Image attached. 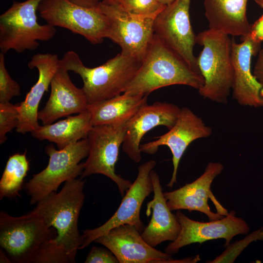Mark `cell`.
<instances>
[{"instance_id":"1","label":"cell","mask_w":263,"mask_h":263,"mask_svg":"<svg viewBox=\"0 0 263 263\" xmlns=\"http://www.w3.org/2000/svg\"><path fill=\"white\" fill-rule=\"evenodd\" d=\"M204 79L154 34L141 65L123 93L149 95L162 87L183 85L199 90Z\"/></svg>"},{"instance_id":"2","label":"cell","mask_w":263,"mask_h":263,"mask_svg":"<svg viewBox=\"0 0 263 263\" xmlns=\"http://www.w3.org/2000/svg\"><path fill=\"white\" fill-rule=\"evenodd\" d=\"M141 62L120 53L100 66L90 68L76 52L69 51L60 59L59 66L80 76L88 105H92L123 93Z\"/></svg>"},{"instance_id":"3","label":"cell","mask_w":263,"mask_h":263,"mask_svg":"<svg viewBox=\"0 0 263 263\" xmlns=\"http://www.w3.org/2000/svg\"><path fill=\"white\" fill-rule=\"evenodd\" d=\"M85 182L81 178L65 182L59 192H52L44 197L33 210L43 218L48 226L56 230L54 240L65 247L72 263L75 262L82 242L78 219L85 199Z\"/></svg>"},{"instance_id":"4","label":"cell","mask_w":263,"mask_h":263,"mask_svg":"<svg viewBox=\"0 0 263 263\" xmlns=\"http://www.w3.org/2000/svg\"><path fill=\"white\" fill-rule=\"evenodd\" d=\"M196 43L203 46L196 59L199 71L204 79V84L198 92L204 98L226 105L233 77L232 39L228 35L208 29L196 36Z\"/></svg>"},{"instance_id":"5","label":"cell","mask_w":263,"mask_h":263,"mask_svg":"<svg viewBox=\"0 0 263 263\" xmlns=\"http://www.w3.org/2000/svg\"><path fill=\"white\" fill-rule=\"evenodd\" d=\"M42 0L13 1L11 6L0 16V50L3 54L11 50L21 53L37 49L39 41H46L55 36V27L40 24L37 11Z\"/></svg>"},{"instance_id":"6","label":"cell","mask_w":263,"mask_h":263,"mask_svg":"<svg viewBox=\"0 0 263 263\" xmlns=\"http://www.w3.org/2000/svg\"><path fill=\"white\" fill-rule=\"evenodd\" d=\"M56 236L33 210L19 217L0 211V245L14 262L33 263L41 245Z\"/></svg>"},{"instance_id":"7","label":"cell","mask_w":263,"mask_h":263,"mask_svg":"<svg viewBox=\"0 0 263 263\" xmlns=\"http://www.w3.org/2000/svg\"><path fill=\"white\" fill-rule=\"evenodd\" d=\"M49 156L47 166L33 176L24 188L30 196V204H36L44 197L55 192L64 182L81 175L83 163L80 161L88 156L89 145L83 139L65 148L56 150L52 145L45 148Z\"/></svg>"},{"instance_id":"8","label":"cell","mask_w":263,"mask_h":263,"mask_svg":"<svg viewBox=\"0 0 263 263\" xmlns=\"http://www.w3.org/2000/svg\"><path fill=\"white\" fill-rule=\"evenodd\" d=\"M38 11L46 23L81 35L93 44L107 38L109 21L97 7H86L69 0H42Z\"/></svg>"},{"instance_id":"9","label":"cell","mask_w":263,"mask_h":263,"mask_svg":"<svg viewBox=\"0 0 263 263\" xmlns=\"http://www.w3.org/2000/svg\"><path fill=\"white\" fill-rule=\"evenodd\" d=\"M96 7L109 21L107 38L120 47L121 53L142 61L154 36L156 16L133 15L118 3L108 0L100 1Z\"/></svg>"},{"instance_id":"10","label":"cell","mask_w":263,"mask_h":263,"mask_svg":"<svg viewBox=\"0 0 263 263\" xmlns=\"http://www.w3.org/2000/svg\"><path fill=\"white\" fill-rule=\"evenodd\" d=\"M126 123L93 126L88 136L89 151L81 178L101 174L113 180L124 196L132 183L115 173L119 148L124 140Z\"/></svg>"},{"instance_id":"11","label":"cell","mask_w":263,"mask_h":263,"mask_svg":"<svg viewBox=\"0 0 263 263\" xmlns=\"http://www.w3.org/2000/svg\"><path fill=\"white\" fill-rule=\"evenodd\" d=\"M191 0H174L156 16L154 34L194 71L200 74L193 54L196 36L189 18Z\"/></svg>"},{"instance_id":"12","label":"cell","mask_w":263,"mask_h":263,"mask_svg":"<svg viewBox=\"0 0 263 263\" xmlns=\"http://www.w3.org/2000/svg\"><path fill=\"white\" fill-rule=\"evenodd\" d=\"M156 164L154 160H150L138 167L137 177L126 192L116 212L103 225L94 229L83 231L79 249L87 247L96 239L120 225H133L142 233L145 227L140 219V209L146 198L153 192L150 173Z\"/></svg>"},{"instance_id":"13","label":"cell","mask_w":263,"mask_h":263,"mask_svg":"<svg viewBox=\"0 0 263 263\" xmlns=\"http://www.w3.org/2000/svg\"><path fill=\"white\" fill-rule=\"evenodd\" d=\"M219 162H209L203 174L193 182L173 191L164 192L170 210L197 211L205 214L209 221L223 218L229 213L218 202L211 190L215 178L223 171Z\"/></svg>"},{"instance_id":"14","label":"cell","mask_w":263,"mask_h":263,"mask_svg":"<svg viewBox=\"0 0 263 263\" xmlns=\"http://www.w3.org/2000/svg\"><path fill=\"white\" fill-rule=\"evenodd\" d=\"M231 211L223 218L208 222H202L191 219L181 210L176 213L181 226L180 232L173 241L165 248V252L170 254L178 252L180 249L193 243L202 244L209 240L224 239L225 246L228 245L236 235L248 233L250 227L242 218L235 216Z\"/></svg>"},{"instance_id":"15","label":"cell","mask_w":263,"mask_h":263,"mask_svg":"<svg viewBox=\"0 0 263 263\" xmlns=\"http://www.w3.org/2000/svg\"><path fill=\"white\" fill-rule=\"evenodd\" d=\"M211 128L203 120L188 107L181 109L174 126L166 133L156 139L141 144V152L154 154L160 146H166L170 150L172 158L173 172L167 187L172 188L177 182V174L180 160L188 146L194 141L211 135Z\"/></svg>"},{"instance_id":"16","label":"cell","mask_w":263,"mask_h":263,"mask_svg":"<svg viewBox=\"0 0 263 263\" xmlns=\"http://www.w3.org/2000/svg\"><path fill=\"white\" fill-rule=\"evenodd\" d=\"M94 242L109 249L120 263H192V257L175 260L171 255L149 244L133 225L124 224L111 229Z\"/></svg>"},{"instance_id":"17","label":"cell","mask_w":263,"mask_h":263,"mask_svg":"<svg viewBox=\"0 0 263 263\" xmlns=\"http://www.w3.org/2000/svg\"><path fill=\"white\" fill-rule=\"evenodd\" d=\"M242 41L239 43L232 39V98L241 106L263 107V87L251 69L252 56L258 54L261 43L254 41L249 34L242 38Z\"/></svg>"},{"instance_id":"18","label":"cell","mask_w":263,"mask_h":263,"mask_svg":"<svg viewBox=\"0 0 263 263\" xmlns=\"http://www.w3.org/2000/svg\"><path fill=\"white\" fill-rule=\"evenodd\" d=\"M181 108L166 102H156L142 107L128 121L122 144V150L135 163L141 160V141L152 129L163 126L170 129L175 124Z\"/></svg>"},{"instance_id":"19","label":"cell","mask_w":263,"mask_h":263,"mask_svg":"<svg viewBox=\"0 0 263 263\" xmlns=\"http://www.w3.org/2000/svg\"><path fill=\"white\" fill-rule=\"evenodd\" d=\"M59 60L56 54H38L34 55L28 63L29 69L36 68L38 70V78L24 100L18 105L19 124L16 128L17 132L22 134L31 132L40 126L38 123V105L59 67Z\"/></svg>"},{"instance_id":"20","label":"cell","mask_w":263,"mask_h":263,"mask_svg":"<svg viewBox=\"0 0 263 263\" xmlns=\"http://www.w3.org/2000/svg\"><path fill=\"white\" fill-rule=\"evenodd\" d=\"M68 72L59 66L52 79L49 98L44 107L38 113V119L43 125L88 109L89 105L82 88L74 84Z\"/></svg>"},{"instance_id":"21","label":"cell","mask_w":263,"mask_h":263,"mask_svg":"<svg viewBox=\"0 0 263 263\" xmlns=\"http://www.w3.org/2000/svg\"><path fill=\"white\" fill-rule=\"evenodd\" d=\"M150 176L153 197L147 205L146 215L149 216L152 211V216L141 236L146 242L154 247L165 241L175 240L180 232L181 226L176 215L171 212L167 204L159 176L152 169Z\"/></svg>"},{"instance_id":"22","label":"cell","mask_w":263,"mask_h":263,"mask_svg":"<svg viewBox=\"0 0 263 263\" xmlns=\"http://www.w3.org/2000/svg\"><path fill=\"white\" fill-rule=\"evenodd\" d=\"M248 0H204L209 29L242 38L249 33L246 16Z\"/></svg>"},{"instance_id":"23","label":"cell","mask_w":263,"mask_h":263,"mask_svg":"<svg viewBox=\"0 0 263 263\" xmlns=\"http://www.w3.org/2000/svg\"><path fill=\"white\" fill-rule=\"evenodd\" d=\"M148 95L126 93L97 103L89 105L93 126L128 122L143 106L147 104Z\"/></svg>"},{"instance_id":"24","label":"cell","mask_w":263,"mask_h":263,"mask_svg":"<svg viewBox=\"0 0 263 263\" xmlns=\"http://www.w3.org/2000/svg\"><path fill=\"white\" fill-rule=\"evenodd\" d=\"M93 126L91 114L87 109L56 123L39 126L31 134L39 140L56 143L59 150L87 138Z\"/></svg>"},{"instance_id":"25","label":"cell","mask_w":263,"mask_h":263,"mask_svg":"<svg viewBox=\"0 0 263 263\" xmlns=\"http://www.w3.org/2000/svg\"><path fill=\"white\" fill-rule=\"evenodd\" d=\"M29 169L26 153L10 156L0 181V199L19 196L24 178Z\"/></svg>"},{"instance_id":"26","label":"cell","mask_w":263,"mask_h":263,"mask_svg":"<svg viewBox=\"0 0 263 263\" xmlns=\"http://www.w3.org/2000/svg\"><path fill=\"white\" fill-rule=\"evenodd\" d=\"M263 240V226L247 234L244 238L226 246L225 250L209 263H234L242 251L251 243Z\"/></svg>"},{"instance_id":"27","label":"cell","mask_w":263,"mask_h":263,"mask_svg":"<svg viewBox=\"0 0 263 263\" xmlns=\"http://www.w3.org/2000/svg\"><path fill=\"white\" fill-rule=\"evenodd\" d=\"M33 263H72L65 247L52 238L45 242L38 251Z\"/></svg>"},{"instance_id":"28","label":"cell","mask_w":263,"mask_h":263,"mask_svg":"<svg viewBox=\"0 0 263 263\" xmlns=\"http://www.w3.org/2000/svg\"><path fill=\"white\" fill-rule=\"evenodd\" d=\"M115 2L127 12L141 16H156L166 6L158 0H118Z\"/></svg>"},{"instance_id":"29","label":"cell","mask_w":263,"mask_h":263,"mask_svg":"<svg viewBox=\"0 0 263 263\" xmlns=\"http://www.w3.org/2000/svg\"><path fill=\"white\" fill-rule=\"evenodd\" d=\"M19 84L12 78L5 64L4 54L0 53V103L10 102L11 99L20 94Z\"/></svg>"},{"instance_id":"30","label":"cell","mask_w":263,"mask_h":263,"mask_svg":"<svg viewBox=\"0 0 263 263\" xmlns=\"http://www.w3.org/2000/svg\"><path fill=\"white\" fill-rule=\"evenodd\" d=\"M18 105L10 102L0 103V143L7 139L6 134L19 124Z\"/></svg>"},{"instance_id":"31","label":"cell","mask_w":263,"mask_h":263,"mask_svg":"<svg viewBox=\"0 0 263 263\" xmlns=\"http://www.w3.org/2000/svg\"><path fill=\"white\" fill-rule=\"evenodd\" d=\"M85 263H118L116 256L109 249L94 246L88 254Z\"/></svg>"},{"instance_id":"32","label":"cell","mask_w":263,"mask_h":263,"mask_svg":"<svg viewBox=\"0 0 263 263\" xmlns=\"http://www.w3.org/2000/svg\"><path fill=\"white\" fill-rule=\"evenodd\" d=\"M248 34L255 42L261 43L263 41V15L251 25Z\"/></svg>"},{"instance_id":"33","label":"cell","mask_w":263,"mask_h":263,"mask_svg":"<svg viewBox=\"0 0 263 263\" xmlns=\"http://www.w3.org/2000/svg\"><path fill=\"white\" fill-rule=\"evenodd\" d=\"M253 74L258 81L263 87V49H261L258 53Z\"/></svg>"},{"instance_id":"34","label":"cell","mask_w":263,"mask_h":263,"mask_svg":"<svg viewBox=\"0 0 263 263\" xmlns=\"http://www.w3.org/2000/svg\"><path fill=\"white\" fill-rule=\"evenodd\" d=\"M73 3L80 6L94 8L96 7L98 3L103 0H69Z\"/></svg>"},{"instance_id":"35","label":"cell","mask_w":263,"mask_h":263,"mask_svg":"<svg viewBox=\"0 0 263 263\" xmlns=\"http://www.w3.org/2000/svg\"><path fill=\"white\" fill-rule=\"evenodd\" d=\"M9 263L11 262L7 258L6 256V255H5L1 250H0V263Z\"/></svg>"},{"instance_id":"36","label":"cell","mask_w":263,"mask_h":263,"mask_svg":"<svg viewBox=\"0 0 263 263\" xmlns=\"http://www.w3.org/2000/svg\"><path fill=\"white\" fill-rule=\"evenodd\" d=\"M159 2L163 5L166 6L167 5L169 4L174 0H158Z\"/></svg>"},{"instance_id":"37","label":"cell","mask_w":263,"mask_h":263,"mask_svg":"<svg viewBox=\"0 0 263 263\" xmlns=\"http://www.w3.org/2000/svg\"><path fill=\"white\" fill-rule=\"evenodd\" d=\"M254 1L263 9V0H254Z\"/></svg>"},{"instance_id":"38","label":"cell","mask_w":263,"mask_h":263,"mask_svg":"<svg viewBox=\"0 0 263 263\" xmlns=\"http://www.w3.org/2000/svg\"><path fill=\"white\" fill-rule=\"evenodd\" d=\"M110 0V1H112L116 2V1H117L118 0Z\"/></svg>"}]
</instances>
